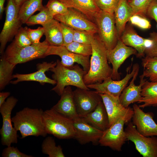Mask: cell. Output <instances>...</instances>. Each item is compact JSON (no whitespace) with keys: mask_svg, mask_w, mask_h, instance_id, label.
<instances>
[{"mask_svg":"<svg viewBox=\"0 0 157 157\" xmlns=\"http://www.w3.org/2000/svg\"><path fill=\"white\" fill-rule=\"evenodd\" d=\"M68 8L75 9L85 16L91 21L100 9L95 0H58Z\"/></svg>","mask_w":157,"mask_h":157,"instance_id":"obj_24","label":"cell"},{"mask_svg":"<svg viewBox=\"0 0 157 157\" xmlns=\"http://www.w3.org/2000/svg\"><path fill=\"white\" fill-rule=\"evenodd\" d=\"M141 96V99L138 102L142 103L138 105L140 108L157 106V81L146 80L142 86Z\"/></svg>","mask_w":157,"mask_h":157,"instance_id":"obj_27","label":"cell"},{"mask_svg":"<svg viewBox=\"0 0 157 157\" xmlns=\"http://www.w3.org/2000/svg\"><path fill=\"white\" fill-rule=\"evenodd\" d=\"M142 75L150 81H157V57L145 56L142 59Z\"/></svg>","mask_w":157,"mask_h":157,"instance_id":"obj_30","label":"cell"},{"mask_svg":"<svg viewBox=\"0 0 157 157\" xmlns=\"http://www.w3.org/2000/svg\"><path fill=\"white\" fill-rule=\"evenodd\" d=\"M42 26L44 30L45 40L50 45L59 46L63 45V38L59 21L53 18Z\"/></svg>","mask_w":157,"mask_h":157,"instance_id":"obj_26","label":"cell"},{"mask_svg":"<svg viewBox=\"0 0 157 157\" xmlns=\"http://www.w3.org/2000/svg\"><path fill=\"white\" fill-rule=\"evenodd\" d=\"M152 0H130L128 1L132 15H139L147 17L146 13Z\"/></svg>","mask_w":157,"mask_h":157,"instance_id":"obj_33","label":"cell"},{"mask_svg":"<svg viewBox=\"0 0 157 157\" xmlns=\"http://www.w3.org/2000/svg\"><path fill=\"white\" fill-rule=\"evenodd\" d=\"M139 66L137 63L134 64L131 72H129V69H127L126 75L121 80H114L111 77H110L101 83L86 85L89 89L95 90V91L99 93H106L114 97H119L129 80L133 77Z\"/></svg>","mask_w":157,"mask_h":157,"instance_id":"obj_12","label":"cell"},{"mask_svg":"<svg viewBox=\"0 0 157 157\" xmlns=\"http://www.w3.org/2000/svg\"><path fill=\"white\" fill-rule=\"evenodd\" d=\"M147 16L154 19L157 23V0H152L147 11Z\"/></svg>","mask_w":157,"mask_h":157,"instance_id":"obj_44","label":"cell"},{"mask_svg":"<svg viewBox=\"0 0 157 157\" xmlns=\"http://www.w3.org/2000/svg\"><path fill=\"white\" fill-rule=\"evenodd\" d=\"M28 34L32 44H37L40 42V38L44 34V30L43 27H40L36 29H27Z\"/></svg>","mask_w":157,"mask_h":157,"instance_id":"obj_43","label":"cell"},{"mask_svg":"<svg viewBox=\"0 0 157 157\" xmlns=\"http://www.w3.org/2000/svg\"><path fill=\"white\" fill-rule=\"evenodd\" d=\"M28 0H14L15 3L18 7H20L22 4Z\"/></svg>","mask_w":157,"mask_h":157,"instance_id":"obj_47","label":"cell"},{"mask_svg":"<svg viewBox=\"0 0 157 157\" xmlns=\"http://www.w3.org/2000/svg\"><path fill=\"white\" fill-rule=\"evenodd\" d=\"M94 36V34L88 32L74 29L73 41L91 44Z\"/></svg>","mask_w":157,"mask_h":157,"instance_id":"obj_37","label":"cell"},{"mask_svg":"<svg viewBox=\"0 0 157 157\" xmlns=\"http://www.w3.org/2000/svg\"><path fill=\"white\" fill-rule=\"evenodd\" d=\"M127 0L128 1H130V0Z\"/></svg>","mask_w":157,"mask_h":157,"instance_id":"obj_48","label":"cell"},{"mask_svg":"<svg viewBox=\"0 0 157 157\" xmlns=\"http://www.w3.org/2000/svg\"><path fill=\"white\" fill-rule=\"evenodd\" d=\"M139 66L137 68L135 72L129 85L123 90L119 97L120 102L122 106L127 108L131 104L138 102L142 98L141 92L142 86L146 79L142 74L140 76V84L136 85L134 82L138 74Z\"/></svg>","mask_w":157,"mask_h":157,"instance_id":"obj_21","label":"cell"},{"mask_svg":"<svg viewBox=\"0 0 157 157\" xmlns=\"http://www.w3.org/2000/svg\"><path fill=\"white\" fill-rule=\"evenodd\" d=\"M126 124L124 130L127 140L133 142L137 150L143 157H157V136L149 137L143 135L131 122Z\"/></svg>","mask_w":157,"mask_h":157,"instance_id":"obj_10","label":"cell"},{"mask_svg":"<svg viewBox=\"0 0 157 157\" xmlns=\"http://www.w3.org/2000/svg\"><path fill=\"white\" fill-rule=\"evenodd\" d=\"M54 18L47 8H45L38 14L31 16L26 24L28 26L39 24L42 26Z\"/></svg>","mask_w":157,"mask_h":157,"instance_id":"obj_32","label":"cell"},{"mask_svg":"<svg viewBox=\"0 0 157 157\" xmlns=\"http://www.w3.org/2000/svg\"><path fill=\"white\" fill-rule=\"evenodd\" d=\"M19 8L14 0H8L5 8V20L0 34L1 54L3 53L7 42L12 39L23 24L18 17Z\"/></svg>","mask_w":157,"mask_h":157,"instance_id":"obj_8","label":"cell"},{"mask_svg":"<svg viewBox=\"0 0 157 157\" xmlns=\"http://www.w3.org/2000/svg\"><path fill=\"white\" fill-rule=\"evenodd\" d=\"M114 15L115 25L120 38L127 22L132 15V9L127 0H119Z\"/></svg>","mask_w":157,"mask_h":157,"instance_id":"obj_25","label":"cell"},{"mask_svg":"<svg viewBox=\"0 0 157 157\" xmlns=\"http://www.w3.org/2000/svg\"><path fill=\"white\" fill-rule=\"evenodd\" d=\"M56 55L61 59V64L67 67H70L75 63L81 65L87 72L89 69L90 59L88 56H85L73 53L68 50L64 45L56 46L50 45L46 53V56Z\"/></svg>","mask_w":157,"mask_h":157,"instance_id":"obj_14","label":"cell"},{"mask_svg":"<svg viewBox=\"0 0 157 157\" xmlns=\"http://www.w3.org/2000/svg\"><path fill=\"white\" fill-rule=\"evenodd\" d=\"M101 10L110 13H114L119 0H95Z\"/></svg>","mask_w":157,"mask_h":157,"instance_id":"obj_39","label":"cell"},{"mask_svg":"<svg viewBox=\"0 0 157 157\" xmlns=\"http://www.w3.org/2000/svg\"><path fill=\"white\" fill-rule=\"evenodd\" d=\"M43 118L47 134L60 139L74 138L75 130L71 120L51 108L44 111Z\"/></svg>","mask_w":157,"mask_h":157,"instance_id":"obj_6","label":"cell"},{"mask_svg":"<svg viewBox=\"0 0 157 157\" xmlns=\"http://www.w3.org/2000/svg\"><path fill=\"white\" fill-rule=\"evenodd\" d=\"M16 65L6 59L3 55L0 61V90L3 89L13 78L12 74Z\"/></svg>","mask_w":157,"mask_h":157,"instance_id":"obj_29","label":"cell"},{"mask_svg":"<svg viewBox=\"0 0 157 157\" xmlns=\"http://www.w3.org/2000/svg\"><path fill=\"white\" fill-rule=\"evenodd\" d=\"M99 94L108 116L109 127L126 111L128 108H125L122 106L119 97L106 93Z\"/></svg>","mask_w":157,"mask_h":157,"instance_id":"obj_22","label":"cell"},{"mask_svg":"<svg viewBox=\"0 0 157 157\" xmlns=\"http://www.w3.org/2000/svg\"><path fill=\"white\" fill-rule=\"evenodd\" d=\"M69 51L80 55L90 56L92 52L91 44H82L73 41L65 46Z\"/></svg>","mask_w":157,"mask_h":157,"instance_id":"obj_34","label":"cell"},{"mask_svg":"<svg viewBox=\"0 0 157 157\" xmlns=\"http://www.w3.org/2000/svg\"><path fill=\"white\" fill-rule=\"evenodd\" d=\"M9 92H3L0 93V106L5 101L6 99L10 95Z\"/></svg>","mask_w":157,"mask_h":157,"instance_id":"obj_45","label":"cell"},{"mask_svg":"<svg viewBox=\"0 0 157 157\" xmlns=\"http://www.w3.org/2000/svg\"><path fill=\"white\" fill-rule=\"evenodd\" d=\"M73 94L76 110L81 117L93 111L102 101L100 95L95 91L77 88L73 91Z\"/></svg>","mask_w":157,"mask_h":157,"instance_id":"obj_11","label":"cell"},{"mask_svg":"<svg viewBox=\"0 0 157 157\" xmlns=\"http://www.w3.org/2000/svg\"><path fill=\"white\" fill-rule=\"evenodd\" d=\"M132 122L138 131L147 136H157V124L153 119V114L151 112L145 113L139 106L135 104Z\"/></svg>","mask_w":157,"mask_h":157,"instance_id":"obj_16","label":"cell"},{"mask_svg":"<svg viewBox=\"0 0 157 157\" xmlns=\"http://www.w3.org/2000/svg\"><path fill=\"white\" fill-rule=\"evenodd\" d=\"M41 109L25 107L12 118L13 126L21 135V138L28 136L46 137L47 134L44 123Z\"/></svg>","mask_w":157,"mask_h":157,"instance_id":"obj_2","label":"cell"},{"mask_svg":"<svg viewBox=\"0 0 157 157\" xmlns=\"http://www.w3.org/2000/svg\"><path fill=\"white\" fill-rule=\"evenodd\" d=\"M17 101V99L11 96L0 106V113L3 122L0 130L1 142L2 145L7 147L11 146L12 143H17L18 142L17 131L13 126L11 118L12 110Z\"/></svg>","mask_w":157,"mask_h":157,"instance_id":"obj_9","label":"cell"},{"mask_svg":"<svg viewBox=\"0 0 157 157\" xmlns=\"http://www.w3.org/2000/svg\"><path fill=\"white\" fill-rule=\"evenodd\" d=\"M91 45L92 52L90 67L83 77L86 85L101 83L111 77L112 73V69L108 63L107 49L99 36H94Z\"/></svg>","mask_w":157,"mask_h":157,"instance_id":"obj_1","label":"cell"},{"mask_svg":"<svg viewBox=\"0 0 157 157\" xmlns=\"http://www.w3.org/2000/svg\"><path fill=\"white\" fill-rule=\"evenodd\" d=\"M51 108L72 121L79 117L76 110L73 91L70 86L65 88L60 99Z\"/></svg>","mask_w":157,"mask_h":157,"instance_id":"obj_20","label":"cell"},{"mask_svg":"<svg viewBox=\"0 0 157 157\" xmlns=\"http://www.w3.org/2000/svg\"><path fill=\"white\" fill-rule=\"evenodd\" d=\"M75 130L74 138L81 144L92 142L99 143L104 131L99 130L85 122L79 117L73 121Z\"/></svg>","mask_w":157,"mask_h":157,"instance_id":"obj_17","label":"cell"},{"mask_svg":"<svg viewBox=\"0 0 157 157\" xmlns=\"http://www.w3.org/2000/svg\"><path fill=\"white\" fill-rule=\"evenodd\" d=\"M133 113V108L128 107L126 111L104 132L99 144L113 150L121 151L122 146L127 140L124 126L131 121Z\"/></svg>","mask_w":157,"mask_h":157,"instance_id":"obj_4","label":"cell"},{"mask_svg":"<svg viewBox=\"0 0 157 157\" xmlns=\"http://www.w3.org/2000/svg\"><path fill=\"white\" fill-rule=\"evenodd\" d=\"M120 39L126 45L131 47L137 51L138 57H144L146 49L152 44L149 38H145L139 35L131 24H126Z\"/></svg>","mask_w":157,"mask_h":157,"instance_id":"obj_18","label":"cell"},{"mask_svg":"<svg viewBox=\"0 0 157 157\" xmlns=\"http://www.w3.org/2000/svg\"><path fill=\"white\" fill-rule=\"evenodd\" d=\"M152 41L151 45L145 51V56L157 57V32H153L149 34V38Z\"/></svg>","mask_w":157,"mask_h":157,"instance_id":"obj_41","label":"cell"},{"mask_svg":"<svg viewBox=\"0 0 157 157\" xmlns=\"http://www.w3.org/2000/svg\"><path fill=\"white\" fill-rule=\"evenodd\" d=\"M54 19L74 30L84 31L93 34L98 33L97 25L78 11L69 8L66 14L56 15Z\"/></svg>","mask_w":157,"mask_h":157,"instance_id":"obj_13","label":"cell"},{"mask_svg":"<svg viewBox=\"0 0 157 157\" xmlns=\"http://www.w3.org/2000/svg\"><path fill=\"white\" fill-rule=\"evenodd\" d=\"M6 0H0V16L1 18L3 11L5 9L4 7V4Z\"/></svg>","mask_w":157,"mask_h":157,"instance_id":"obj_46","label":"cell"},{"mask_svg":"<svg viewBox=\"0 0 157 157\" xmlns=\"http://www.w3.org/2000/svg\"><path fill=\"white\" fill-rule=\"evenodd\" d=\"M50 45L45 40L38 44L20 47L13 41L6 49L3 56L11 63L16 65L37 58H44Z\"/></svg>","mask_w":157,"mask_h":157,"instance_id":"obj_5","label":"cell"},{"mask_svg":"<svg viewBox=\"0 0 157 157\" xmlns=\"http://www.w3.org/2000/svg\"><path fill=\"white\" fill-rule=\"evenodd\" d=\"M43 0H28L24 2L19 8L18 12L19 19L23 24L36 12L41 11L45 7L42 4Z\"/></svg>","mask_w":157,"mask_h":157,"instance_id":"obj_28","label":"cell"},{"mask_svg":"<svg viewBox=\"0 0 157 157\" xmlns=\"http://www.w3.org/2000/svg\"><path fill=\"white\" fill-rule=\"evenodd\" d=\"M46 7L53 17L56 15L66 14L69 10L68 8L58 0H49Z\"/></svg>","mask_w":157,"mask_h":157,"instance_id":"obj_35","label":"cell"},{"mask_svg":"<svg viewBox=\"0 0 157 157\" xmlns=\"http://www.w3.org/2000/svg\"><path fill=\"white\" fill-rule=\"evenodd\" d=\"M94 21L99 36L107 50L113 49L119 39L115 25L114 13L100 10L96 15Z\"/></svg>","mask_w":157,"mask_h":157,"instance_id":"obj_7","label":"cell"},{"mask_svg":"<svg viewBox=\"0 0 157 157\" xmlns=\"http://www.w3.org/2000/svg\"><path fill=\"white\" fill-rule=\"evenodd\" d=\"M137 54L134 49L125 45L120 38L113 49L107 50L108 61L112 66L111 77L113 80H119L120 73L118 69L121 65L130 56L132 55H136Z\"/></svg>","mask_w":157,"mask_h":157,"instance_id":"obj_15","label":"cell"},{"mask_svg":"<svg viewBox=\"0 0 157 157\" xmlns=\"http://www.w3.org/2000/svg\"><path fill=\"white\" fill-rule=\"evenodd\" d=\"M81 118L90 125L103 131L109 127L108 116L102 101L93 111Z\"/></svg>","mask_w":157,"mask_h":157,"instance_id":"obj_23","label":"cell"},{"mask_svg":"<svg viewBox=\"0 0 157 157\" xmlns=\"http://www.w3.org/2000/svg\"><path fill=\"white\" fill-rule=\"evenodd\" d=\"M56 63V66L50 69L53 72V79L56 82V85L51 90L52 91L60 96L65 88L68 86L90 90L83 81L84 76L87 72L78 64L67 67L63 66L58 59Z\"/></svg>","mask_w":157,"mask_h":157,"instance_id":"obj_3","label":"cell"},{"mask_svg":"<svg viewBox=\"0 0 157 157\" xmlns=\"http://www.w3.org/2000/svg\"><path fill=\"white\" fill-rule=\"evenodd\" d=\"M56 64V62L50 63L43 62L42 63H38L37 65V71L30 74H16L13 75V78H15L16 79L11 81L10 83L15 84L23 81H35L42 84L48 83L52 85L56 84V81L47 77L45 72L55 66Z\"/></svg>","mask_w":157,"mask_h":157,"instance_id":"obj_19","label":"cell"},{"mask_svg":"<svg viewBox=\"0 0 157 157\" xmlns=\"http://www.w3.org/2000/svg\"><path fill=\"white\" fill-rule=\"evenodd\" d=\"M26 27H21L15 36L13 41L17 46L25 47L32 44L29 37Z\"/></svg>","mask_w":157,"mask_h":157,"instance_id":"obj_36","label":"cell"},{"mask_svg":"<svg viewBox=\"0 0 157 157\" xmlns=\"http://www.w3.org/2000/svg\"><path fill=\"white\" fill-rule=\"evenodd\" d=\"M60 25L62 34L63 45L65 46L73 41L74 29L62 22Z\"/></svg>","mask_w":157,"mask_h":157,"instance_id":"obj_40","label":"cell"},{"mask_svg":"<svg viewBox=\"0 0 157 157\" xmlns=\"http://www.w3.org/2000/svg\"><path fill=\"white\" fill-rule=\"evenodd\" d=\"M129 22L132 25L143 29H149L151 27L150 22L146 17L139 15H132L130 18Z\"/></svg>","mask_w":157,"mask_h":157,"instance_id":"obj_38","label":"cell"},{"mask_svg":"<svg viewBox=\"0 0 157 157\" xmlns=\"http://www.w3.org/2000/svg\"><path fill=\"white\" fill-rule=\"evenodd\" d=\"M42 151L43 154L48 155V157H65L63 149L60 145H56L54 139L51 137L45 138L42 144Z\"/></svg>","mask_w":157,"mask_h":157,"instance_id":"obj_31","label":"cell"},{"mask_svg":"<svg viewBox=\"0 0 157 157\" xmlns=\"http://www.w3.org/2000/svg\"><path fill=\"white\" fill-rule=\"evenodd\" d=\"M2 156L3 157H33L20 152L18 148L14 146L7 147L3 150Z\"/></svg>","mask_w":157,"mask_h":157,"instance_id":"obj_42","label":"cell"}]
</instances>
